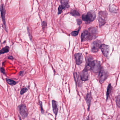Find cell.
<instances>
[{
    "label": "cell",
    "instance_id": "cell-1",
    "mask_svg": "<svg viewBox=\"0 0 120 120\" xmlns=\"http://www.w3.org/2000/svg\"><path fill=\"white\" fill-rule=\"evenodd\" d=\"M86 64L85 67L89 70H90L94 73H99L101 70L100 62L96 60H94L93 58H87Z\"/></svg>",
    "mask_w": 120,
    "mask_h": 120
},
{
    "label": "cell",
    "instance_id": "cell-2",
    "mask_svg": "<svg viewBox=\"0 0 120 120\" xmlns=\"http://www.w3.org/2000/svg\"><path fill=\"white\" fill-rule=\"evenodd\" d=\"M97 34L92 33L89 30H85L81 35L82 42L94 39L97 37Z\"/></svg>",
    "mask_w": 120,
    "mask_h": 120
},
{
    "label": "cell",
    "instance_id": "cell-3",
    "mask_svg": "<svg viewBox=\"0 0 120 120\" xmlns=\"http://www.w3.org/2000/svg\"><path fill=\"white\" fill-rule=\"evenodd\" d=\"M96 15L95 11L91 10L89 11L87 14H84L82 15V20L85 21L86 23H90L93 22L95 18Z\"/></svg>",
    "mask_w": 120,
    "mask_h": 120
},
{
    "label": "cell",
    "instance_id": "cell-4",
    "mask_svg": "<svg viewBox=\"0 0 120 120\" xmlns=\"http://www.w3.org/2000/svg\"><path fill=\"white\" fill-rule=\"evenodd\" d=\"M108 13L105 11H101L99 13L98 19L100 27L104 25L106 22Z\"/></svg>",
    "mask_w": 120,
    "mask_h": 120
},
{
    "label": "cell",
    "instance_id": "cell-5",
    "mask_svg": "<svg viewBox=\"0 0 120 120\" xmlns=\"http://www.w3.org/2000/svg\"><path fill=\"white\" fill-rule=\"evenodd\" d=\"M20 114L23 119L26 118L28 116V112L26 107L25 104H22L18 107Z\"/></svg>",
    "mask_w": 120,
    "mask_h": 120
},
{
    "label": "cell",
    "instance_id": "cell-6",
    "mask_svg": "<svg viewBox=\"0 0 120 120\" xmlns=\"http://www.w3.org/2000/svg\"><path fill=\"white\" fill-rule=\"evenodd\" d=\"M101 42L98 40L94 41L91 45V51L93 53H97L99 50L101 45Z\"/></svg>",
    "mask_w": 120,
    "mask_h": 120
},
{
    "label": "cell",
    "instance_id": "cell-7",
    "mask_svg": "<svg viewBox=\"0 0 120 120\" xmlns=\"http://www.w3.org/2000/svg\"><path fill=\"white\" fill-rule=\"evenodd\" d=\"M0 11L1 16V18H2V21H3L4 25L5 27V30L7 32L8 30H7V27H6L5 20L6 10L4 5L3 4H1V5L0 8Z\"/></svg>",
    "mask_w": 120,
    "mask_h": 120
},
{
    "label": "cell",
    "instance_id": "cell-8",
    "mask_svg": "<svg viewBox=\"0 0 120 120\" xmlns=\"http://www.w3.org/2000/svg\"><path fill=\"white\" fill-rule=\"evenodd\" d=\"M108 75L107 72L101 68L99 74V81L100 83L101 84L104 83L108 78Z\"/></svg>",
    "mask_w": 120,
    "mask_h": 120
},
{
    "label": "cell",
    "instance_id": "cell-9",
    "mask_svg": "<svg viewBox=\"0 0 120 120\" xmlns=\"http://www.w3.org/2000/svg\"><path fill=\"white\" fill-rule=\"evenodd\" d=\"M100 49H101L103 55L106 57H108L109 55L110 51V46L108 45L102 44L101 45Z\"/></svg>",
    "mask_w": 120,
    "mask_h": 120
},
{
    "label": "cell",
    "instance_id": "cell-10",
    "mask_svg": "<svg viewBox=\"0 0 120 120\" xmlns=\"http://www.w3.org/2000/svg\"><path fill=\"white\" fill-rule=\"evenodd\" d=\"M88 71L89 70L85 67L83 71L81 73L80 78L82 81H86L89 79V73Z\"/></svg>",
    "mask_w": 120,
    "mask_h": 120
},
{
    "label": "cell",
    "instance_id": "cell-11",
    "mask_svg": "<svg viewBox=\"0 0 120 120\" xmlns=\"http://www.w3.org/2000/svg\"><path fill=\"white\" fill-rule=\"evenodd\" d=\"M74 57L75 60L76 64L78 65H80L82 63L83 60V56L82 53H76L74 55Z\"/></svg>",
    "mask_w": 120,
    "mask_h": 120
},
{
    "label": "cell",
    "instance_id": "cell-12",
    "mask_svg": "<svg viewBox=\"0 0 120 120\" xmlns=\"http://www.w3.org/2000/svg\"><path fill=\"white\" fill-rule=\"evenodd\" d=\"M52 105L53 110L56 116L57 115L58 112L57 103L54 100L52 101Z\"/></svg>",
    "mask_w": 120,
    "mask_h": 120
},
{
    "label": "cell",
    "instance_id": "cell-13",
    "mask_svg": "<svg viewBox=\"0 0 120 120\" xmlns=\"http://www.w3.org/2000/svg\"><path fill=\"white\" fill-rule=\"evenodd\" d=\"M92 97L91 93H88L86 95V102L88 106V110L89 111L90 105H91V101Z\"/></svg>",
    "mask_w": 120,
    "mask_h": 120
},
{
    "label": "cell",
    "instance_id": "cell-14",
    "mask_svg": "<svg viewBox=\"0 0 120 120\" xmlns=\"http://www.w3.org/2000/svg\"><path fill=\"white\" fill-rule=\"evenodd\" d=\"M112 89L113 88L111 86V84H109L107 87V92L106 93V101L108 100V99L109 98V97L110 96V94L112 92Z\"/></svg>",
    "mask_w": 120,
    "mask_h": 120
},
{
    "label": "cell",
    "instance_id": "cell-15",
    "mask_svg": "<svg viewBox=\"0 0 120 120\" xmlns=\"http://www.w3.org/2000/svg\"><path fill=\"white\" fill-rule=\"evenodd\" d=\"M61 5L64 7V8H68L70 7L69 5V0H61Z\"/></svg>",
    "mask_w": 120,
    "mask_h": 120
},
{
    "label": "cell",
    "instance_id": "cell-16",
    "mask_svg": "<svg viewBox=\"0 0 120 120\" xmlns=\"http://www.w3.org/2000/svg\"><path fill=\"white\" fill-rule=\"evenodd\" d=\"M9 47L8 46H6L4 48H3L1 50H0V54H3L8 53L9 51Z\"/></svg>",
    "mask_w": 120,
    "mask_h": 120
},
{
    "label": "cell",
    "instance_id": "cell-17",
    "mask_svg": "<svg viewBox=\"0 0 120 120\" xmlns=\"http://www.w3.org/2000/svg\"><path fill=\"white\" fill-rule=\"evenodd\" d=\"M70 14L71 15L75 17H78L80 15L79 13L76 10H72L70 12Z\"/></svg>",
    "mask_w": 120,
    "mask_h": 120
},
{
    "label": "cell",
    "instance_id": "cell-18",
    "mask_svg": "<svg viewBox=\"0 0 120 120\" xmlns=\"http://www.w3.org/2000/svg\"><path fill=\"white\" fill-rule=\"evenodd\" d=\"M6 81L8 84L12 86L15 85L18 83L17 82L9 79H6Z\"/></svg>",
    "mask_w": 120,
    "mask_h": 120
},
{
    "label": "cell",
    "instance_id": "cell-19",
    "mask_svg": "<svg viewBox=\"0 0 120 120\" xmlns=\"http://www.w3.org/2000/svg\"><path fill=\"white\" fill-rule=\"evenodd\" d=\"M116 102L118 107L120 108V94L116 97Z\"/></svg>",
    "mask_w": 120,
    "mask_h": 120
},
{
    "label": "cell",
    "instance_id": "cell-20",
    "mask_svg": "<svg viewBox=\"0 0 120 120\" xmlns=\"http://www.w3.org/2000/svg\"><path fill=\"white\" fill-rule=\"evenodd\" d=\"M80 27L79 28V29L77 31H73L71 33V35H72L73 36H76L78 35V34H79V32L80 30Z\"/></svg>",
    "mask_w": 120,
    "mask_h": 120
},
{
    "label": "cell",
    "instance_id": "cell-21",
    "mask_svg": "<svg viewBox=\"0 0 120 120\" xmlns=\"http://www.w3.org/2000/svg\"><path fill=\"white\" fill-rule=\"evenodd\" d=\"M64 9H65L64 7L62 5H60L58 8V15L60 14Z\"/></svg>",
    "mask_w": 120,
    "mask_h": 120
},
{
    "label": "cell",
    "instance_id": "cell-22",
    "mask_svg": "<svg viewBox=\"0 0 120 120\" xmlns=\"http://www.w3.org/2000/svg\"><path fill=\"white\" fill-rule=\"evenodd\" d=\"M74 77L76 83L77 84V83H78V82H79V81L78 80V79H79V77H78L77 74L76 73H74Z\"/></svg>",
    "mask_w": 120,
    "mask_h": 120
},
{
    "label": "cell",
    "instance_id": "cell-23",
    "mask_svg": "<svg viewBox=\"0 0 120 120\" xmlns=\"http://www.w3.org/2000/svg\"><path fill=\"white\" fill-rule=\"evenodd\" d=\"M27 91H28V89L26 88H24L22 89L21 91H20V94L22 95L25 93H26Z\"/></svg>",
    "mask_w": 120,
    "mask_h": 120
},
{
    "label": "cell",
    "instance_id": "cell-24",
    "mask_svg": "<svg viewBox=\"0 0 120 120\" xmlns=\"http://www.w3.org/2000/svg\"><path fill=\"white\" fill-rule=\"evenodd\" d=\"M46 26H47V23L45 21H44L42 23V27H43V29L44 30L45 29L46 27Z\"/></svg>",
    "mask_w": 120,
    "mask_h": 120
},
{
    "label": "cell",
    "instance_id": "cell-25",
    "mask_svg": "<svg viewBox=\"0 0 120 120\" xmlns=\"http://www.w3.org/2000/svg\"><path fill=\"white\" fill-rule=\"evenodd\" d=\"M0 71L4 74H5V70L3 67H1L0 68Z\"/></svg>",
    "mask_w": 120,
    "mask_h": 120
},
{
    "label": "cell",
    "instance_id": "cell-26",
    "mask_svg": "<svg viewBox=\"0 0 120 120\" xmlns=\"http://www.w3.org/2000/svg\"><path fill=\"white\" fill-rule=\"evenodd\" d=\"M77 24L79 25H80L82 24V21L80 19H78L77 20Z\"/></svg>",
    "mask_w": 120,
    "mask_h": 120
},
{
    "label": "cell",
    "instance_id": "cell-27",
    "mask_svg": "<svg viewBox=\"0 0 120 120\" xmlns=\"http://www.w3.org/2000/svg\"><path fill=\"white\" fill-rule=\"evenodd\" d=\"M40 106H41V112L43 113L44 111L43 109V107H42V102L40 101Z\"/></svg>",
    "mask_w": 120,
    "mask_h": 120
},
{
    "label": "cell",
    "instance_id": "cell-28",
    "mask_svg": "<svg viewBox=\"0 0 120 120\" xmlns=\"http://www.w3.org/2000/svg\"><path fill=\"white\" fill-rule=\"evenodd\" d=\"M8 58L10 60H13L14 59V58L12 56H8Z\"/></svg>",
    "mask_w": 120,
    "mask_h": 120
},
{
    "label": "cell",
    "instance_id": "cell-29",
    "mask_svg": "<svg viewBox=\"0 0 120 120\" xmlns=\"http://www.w3.org/2000/svg\"><path fill=\"white\" fill-rule=\"evenodd\" d=\"M23 71H22V72H20L19 73V75H22V74L23 73Z\"/></svg>",
    "mask_w": 120,
    "mask_h": 120
},
{
    "label": "cell",
    "instance_id": "cell-30",
    "mask_svg": "<svg viewBox=\"0 0 120 120\" xmlns=\"http://www.w3.org/2000/svg\"></svg>",
    "mask_w": 120,
    "mask_h": 120
}]
</instances>
